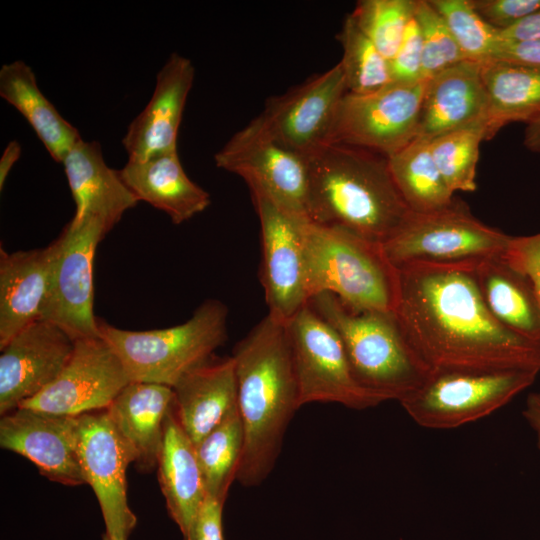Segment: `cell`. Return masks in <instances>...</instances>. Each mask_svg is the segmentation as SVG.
Masks as SVG:
<instances>
[{
	"mask_svg": "<svg viewBox=\"0 0 540 540\" xmlns=\"http://www.w3.org/2000/svg\"><path fill=\"white\" fill-rule=\"evenodd\" d=\"M174 402L170 386L131 381L105 409L139 472L157 468L164 421Z\"/></svg>",
	"mask_w": 540,
	"mask_h": 540,
	"instance_id": "obj_22",
	"label": "cell"
},
{
	"mask_svg": "<svg viewBox=\"0 0 540 540\" xmlns=\"http://www.w3.org/2000/svg\"><path fill=\"white\" fill-rule=\"evenodd\" d=\"M487 109L480 62L461 61L427 79L416 137L431 141L462 128H484Z\"/></svg>",
	"mask_w": 540,
	"mask_h": 540,
	"instance_id": "obj_21",
	"label": "cell"
},
{
	"mask_svg": "<svg viewBox=\"0 0 540 540\" xmlns=\"http://www.w3.org/2000/svg\"><path fill=\"white\" fill-rule=\"evenodd\" d=\"M237 406L244 430L236 480L260 485L273 470L301 407L286 323L267 314L233 349Z\"/></svg>",
	"mask_w": 540,
	"mask_h": 540,
	"instance_id": "obj_2",
	"label": "cell"
},
{
	"mask_svg": "<svg viewBox=\"0 0 540 540\" xmlns=\"http://www.w3.org/2000/svg\"><path fill=\"white\" fill-rule=\"evenodd\" d=\"M78 456L86 484L93 489L111 540H128L137 518L128 505L129 455L106 410L78 416Z\"/></svg>",
	"mask_w": 540,
	"mask_h": 540,
	"instance_id": "obj_16",
	"label": "cell"
},
{
	"mask_svg": "<svg viewBox=\"0 0 540 540\" xmlns=\"http://www.w3.org/2000/svg\"><path fill=\"white\" fill-rule=\"evenodd\" d=\"M440 13L466 60L495 58L502 44L499 31L487 24L469 0H429Z\"/></svg>",
	"mask_w": 540,
	"mask_h": 540,
	"instance_id": "obj_35",
	"label": "cell"
},
{
	"mask_svg": "<svg viewBox=\"0 0 540 540\" xmlns=\"http://www.w3.org/2000/svg\"><path fill=\"white\" fill-rule=\"evenodd\" d=\"M540 68V40L502 42L495 58Z\"/></svg>",
	"mask_w": 540,
	"mask_h": 540,
	"instance_id": "obj_41",
	"label": "cell"
},
{
	"mask_svg": "<svg viewBox=\"0 0 540 540\" xmlns=\"http://www.w3.org/2000/svg\"><path fill=\"white\" fill-rule=\"evenodd\" d=\"M309 304L337 331L357 381L384 401L402 402L431 375L394 311L354 312L331 293H320Z\"/></svg>",
	"mask_w": 540,
	"mask_h": 540,
	"instance_id": "obj_4",
	"label": "cell"
},
{
	"mask_svg": "<svg viewBox=\"0 0 540 540\" xmlns=\"http://www.w3.org/2000/svg\"><path fill=\"white\" fill-rule=\"evenodd\" d=\"M228 308L204 301L186 322L147 331L114 327L98 319V332L115 351L131 381L174 387L213 357L227 338Z\"/></svg>",
	"mask_w": 540,
	"mask_h": 540,
	"instance_id": "obj_6",
	"label": "cell"
},
{
	"mask_svg": "<svg viewBox=\"0 0 540 540\" xmlns=\"http://www.w3.org/2000/svg\"><path fill=\"white\" fill-rule=\"evenodd\" d=\"M78 416L26 407L1 416L0 446L29 459L47 479L86 484L78 456Z\"/></svg>",
	"mask_w": 540,
	"mask_h": 540,
	"instance_id": "obj_17",
	"label": "cell"
},
{
	"mask_svg": "<svg viewBox=\"0 0 540 540\" xmlns=\"http://www.w3.org/2000/svg\"><path fill=\"white\" fill-rule=\"evenodd\" d=\"M538 374L530 370L432 372L400 404L421 427L453 429L504 407L530 387Z\"/></svg>",
	"mask_w": 540,
	"mask_h": 540,
	"instance_id": "obj_8",
	"label": "cell"
},
{
	"mask_svg": "<svg viewBox=\"0 0 540 540\" xmlns=\"http://www.w3.org/2000/svg\"><path fill=\"white\" fill-rule=\"evenodd\" d=\"M62 164L75 202L73 221L85 217L99 219L108 232L138 199L122 180L119 170L110 168L97 141L74 145Z\"/></svg>",
	"mask_w": 540,
	"mask_h": 540,
	"instance_id": "obj_23",
	"label": "cell"
},
{
	"mask_svg": "<svg viewBox=\"0 0 540 540\" xmlns=\"http://www.w3.org/2000/svg\"><path fill=\"white\" fill-rule=\"evenodd\" d=\"M476 264L398 269L394 312L407 341L431 372L540 373V343L516 335L492 316L475 279Z\"/></svg>",
	"mask_w": 540,
	"mask_h": 540,
	"instance_id": "obj_1",
	"label": "cell"
},
{
	"mask_svg": "<svg viewBox=\"0 0 540 540\" xmlns=\"http://www.w3.org/2000/svg\"><path fill=\"white\" fill-rule=\"evenodd\" d=\"M388 160L393 179L411 212H432L453 202L454 193L433 160L429 141L416 137Z\"/></svg>",
	"mask_w": 540,
	"mask_h": 540,
	"instance_id": "obj_30",
	"label": "cell"
},
{
	"mask_svg": "<svg viewBox=\"0 0 540 540\" xmlns=\"http://www.w3.org/2000/svg\"><path fill=\"white\" fill-rule=\"evenodd\" d=\"M175 411L194 445L237 408V383L232 356L213 357L173 387Z\"/></svg>",
	"mask_w": 540,
	"mask_h": 540,
	"instance_id": "obj_24",
	"label": "cell"
},
{
	"mask_svg": "<svg viewBox=\"0 0 540 540\" xmlns=\"http://www.w3.org/2000/svg\"><path fill=\"white\" fill-rule=\"evenodd\" d=\"M415 18L422 37L423 80L466 60L443 17L429 0H417Z\"/></svg>",
	"mask_w": 540,
	"mask_h": 540,
	"instance_id": "obj_36",
	"label": "cell"
},
{
	"mask_svg": "<svg viewBox=\"0 0 540 540\" xmlns=\"http://www.w3.org/2000/svg\"><path fill=\"white\" fill-rule=\"evenodd\" d=\"M217 167L240 176L250 192L307 217L308 158L279 142L259 116L236 132L214 155Z\"/></svg>",
	"mask_w": 540,
	"mask_h": 540,
	"instance_id": "obj_10",
	"label": "cell"
},
{
	"mask_svg": "<svg viewBox=\"0 0 540 540\" xmlns=\"http://www.w3.org/2000/svg\"><path fill=\"white\" fill-rule=\"evenodd\" d=\"M243 447L244 430L237 406L195 445L207 495L225 503L237 478Z\"/></svg>",
	"mask_w": 540,
	"mask_h": 540,
	"instance_id": "obj_31",
	"label": "cell"
},
{
	"mask_svg": "<svg viewBox=\"0 0 540 540\" xmlns=\"http://www.w3.org/2000/svg\"><path fill=\"white\" fill-rule=\"evenodd\" d=\"M422 61V37L414 14L405 30L397 52L389 61L392 82L416 83L423 81Z\"/></svg>",
	"mask_w": 540,
	"mask_h": 540,
	"instance_id": "obj_37",
	"label": "cell"
},
{
	"mask_svg": "<svg viewBox=\"0 0 540 540\" xmlns=\"http://www.w3.org/2000/svg\"><path fill=\"white\" fill-rule=\"evenodd\" d=\"M475 12L498 31L506 30L540 9V0H469Z\"/></svg>",
	"mask_w": 540,
	"mask_h": 540,
	"instance_id": "obj_38",
	"label": "cell"
},
{
	"mask_svg": "<svg viewBox=\"0 0 540 540\" xmlns=\"http://www.w3.org/2000/svg\"><path fill=\"white\" fill-rule=\"evenodd\" d=\"M505 256L530 279L540 304V232L529 236H512Z\"/></svg>",
	"mask_w": 540,
	"mask_h": 540,
	"instance_id": "obj_39",
	"label": "cell"
},
{
	"mask_svg": "<svg viewBox=\"0 0 540 540\" xmlns=\"http://www.w3.org/2000/svg\"><path fill=\"white\" fill-rule=\"evenodd\" d=\"M224 504L207 495L185 540H225L222 520Z\"/></svg>",
	"mask_w": 540,
	"mask_h": 540,
	"instance_id": "obj_40",
	"label": "cell"
},
{
	"mask_svg": "<svg viewBox=\"0 0 540 540\" xmlns=\"http://www.w3.org/2000/svg\"><path fill=\"white\" fill-rule=\"evenodd\" d=\"M74 341L49 321H38L14 336L0 355V414L17 409L46 389L61 373Z\"/></svg>",
	"mask_w": 540,
	"mask_h": 540,
	"instance_id": "obj_18",
	"label": "cell"
},
{
	"mask_svg": "<svg viewBox=\"0 0 540 540\" xmlns=\"http://www.w3.org/2000/svg\"><path fill=\"white\" fill-rule=\"evenodd\" d=\"M130 382L120 358L102 337L82 338L74 341L59 376L20 407L79 416L107 409Z\"/></svg>",
	"mask_w": 540,
	"mask_h": 540,
	"instance_id": "obj_14",
	"label": "cell"
},
{
	"mask_svg": "<svg viewBox=\"0 0 540 540\" xmlns=\"http://www.w3.org/2000/svg\"><path fill=\"white\" fill-rule=\"evenodd\" d=\"M523 144L527 150L540 153V117L526 125Z\"/></svg>",
	"mask_w": 540,
	"mask_h": 540,
	"instance_id": "obj_45",
	"label": "cell"
},
{
	"mask_svg": "<svg viewBox=\"0 0 540 540\" xmlns=\"http://www.w3.org/2000/svg\"><path fill=\"white\" fill-rule=\"evenodd\" d=\"M261 232L260 281L268 314L288 322L310 301L307 285L304 224L266 196L251 192Z\"/></svg>",
	"mask_w": 540,
	"mask_h": 540,
	"instance_id": "obj_12",
	"label": "cell"
},
{
	"mask_svg": "<svg viewBox=\"0 0 540 540\" xmlns=\"http://www.w3.org/2000/svg\"><path fill=\"white\" fill-rule=\"evenodd\" d=\"M102 540H111L105 533L102 536Z\"/></svg>",
	"mask_w": 540,
	"mask_h": 540,
	"instance_id": "obj_46",
	"label": "cell"
},
{
	"mask_svg": "<svg viewBox=\"0 0 540 540\" xmlns=\"http://www.w3.org/2000/svg\"><path fill=\"white\" fill-rule=\"evenodd\" d=\"M505 254L474 266L479 291L487 309L501 325L540 343V304L536 292L530 279Z\"/></svg>",
	"mask_w": 540,
	"mask_h": 540,
	"instance_id": "obj_27",
	"label": "cell"
},
{
	"mask_svg": "<svg viewBox=\"0 0 540 540\" xmlns=\"http://www.w3.org/2000/svg\"><path fill=\"white\" fill-rule=\"evenodd\" d=\"M304 246L310 299L331 293L354 312L395 311L399 271L382 245L307 219Z\"/></svg>",
	"mask_w": 540,
	"mask_h": 540,
	"instance_id": "obj_5",
	"label": "cell"
},
{
	"mask_svg": "<svg viewBox=\"0 0 540 540\" xmlns=\"http://www.w3.org/2000/svg\"><path fill=\"white\" fill-rule=\"evenodd\" d=\"M488 109L484 140L513 122L527 124L540 117V68L502 59L480 62Z\"/></svg>",
	"mask_w": 540,
	"mask_h": 540,
	"instance_id": "obj_28",
	"label": "cell"
},
{
	"mask_svg": "<svg viewBox=\"0 0 540 540\" xmlns=\"http://www.w3.org/2000/svg\"><path fill=\"white\" fill-rule=\"evenodd\" d=\"M499 36L504 42L540 40V9L512 27L499 31Z\"/></svg>",
	"mask_w": 540,
	"mask_h": 540,
	"instance_id": "obj_42",
	"label": "cell"
},
{
	"mask_svg": "<svg viewBox=\"0 0 540 540\" xmlns=\"http://www.w3.org/2000/svg\"><path fill=\"white\" fill-rule=\"evenodd\" d=\"M21 151V145L17 140H11L6 145L0 159V190L3 189L10 171L20 158Z\"/></svg>",
	"mask_w": 540,
	"mask_h": 540,
	"instance_id": "obj_44",
	"label": "cell"
},
{
	"mask_svg": "<svg viewBox=\"0 0 540 540\" xmlns=\"http://www.w3.org/2000/svg\"><path fill=\"white\" fill-rule=\"evenodd\" d=\"M157 474L168 513L185 540L207 492L195 445L177 418L175 402L164 421Z\"/></svg>",
	"mask_w": 540,
	"mask_h": 540,
	"instance_id": "obj_26",
	"label": "cell"
},
{
	"mask_svg": "<svg viewBox=\"0 0 540 540\" xmlns=\"http://www.w3.org/2000/svg\"><path fill=\"white\" fill-rule=\"evenodd\" d=\"M343 55L341 65L347 92L366 94L392 82L389 61L348 14L337 34Z\"/></svg>",
	"mask_w": 540,
	"mask_h": 540,
	"instance_id": "obj_32",
	"label": "cell"
},
{
	"mask_svg": "<svg viewBox=\"0 0 540 540\" xmlns=\"http://www.w3.org/2000/svg\"><path fill=\"white\" fill-rule=\"evenodd\" d=\"M119 174L138 201L166 213L181 224L210 205V195L186 174L177 149L144 161H128Z\"/></svg>",
	"mask_w": 540,
	"mask_h": 540,
	"instance_id": "obj_25",
	"label": "cell"
},
{
	"mask_svg": "<svg viewBox=\"0 0 540 540\" xmlns=\"http://www.w3.org/2000/svg\"><path fill=\"white\" fill-rule=\"evenodd\" d=\"M482 141L484 128L481 126L454 130L429 141L433 160L453 193L476 189V167Z\"/></svg>",
	"mask_w": 540,
	"mask_h": 540,
	"instance_id": "obj_33",
	"label": "cell"
},
{
	"mask_svg": "<svg viewBox=\"0 0 540 540\" xmlns=\"http://www.w3.org/2000/svg\"><path fill=\"white\" fill-rule=\"evenodd\" d=\"M194 76L190 59L178 53L169 56L156 75L149 102L129 124L122 139L128 161H144L177 149V135Z\"/></svg>",
	"mask_w": 540,
	"mask_h": 540,
	"instance_id": "obj_20",
	"label": "cell"
},
{
	"mask_svg": "<svg viewBox=\"0 0 540 540\" xmlns=\"http://www.w3.org/2000/svg\"><path fill=\"white\" fill-rule=\"evenodd\" d=\"M308 163L307 217L315 224L382 245L411 213L383 154L326 144L308 158Z\"/></svg>",
	"mask_w": 540,
	"mask_h": 540,
	"instance_id": "obj_3",
	"label": "cell"
},
{
	"mask_svg": "<svg viewBox=\"0 0 540 540\" xmlns=\"http://www.w3.org/2000/svg\"><path fill=\"white\" fill-rule=\"evenodd\" d=\"M522 414L535 433L537 447L540 451V392L528 395Z\"/></svg>",
	"mask_w": 540,
	"mask_h": 540,
	"instance_id": "obj_43",
	"label": "cell"
},
{
	"mask_svg": "<svg viewBox=\"0 0 540 540\" xmlns=\"http://www.w3.org/2000/svg\"><path fill=\"white\" fill-rule=\"evenodd\" d=\"M0 96L15 107L58 163L82 140L78 130L57 111L40 90L32 68L22 60L2 65Z\"/></svg>",
	"mask_w": 540,
	"mask_h": 540,
	"instance_id": "obj_29",
	"label": "cell"
},
{
	"mask_svg": "<svg viewBox=\"0 0 540 540\" xmlns=\"http://www.w3.org/2000/svg\"><path fill=\"white\" fill-rule=\"evenodd\" d=\"M286 329L301 407L318 402L363 410L385 402L357 381L337 331L309 303Z\"/></svg>",
	"mask_w": 540,
	"mask_h": 540,
	"instance_id": "obj_9",
	"label": "cell"
},
{
	"mask_svg": "<svg viewBox=\"0 0 540 540\" xmlns=\"http://www.w3.org/2000/svg\"><path fill=\"white\" fill-rule=\"evenodd\" d=\"M512 236L477 219L463 201L436 211L411 212L382 244L396 268L413 265L476 264L504 255Z\"/></svg>",
	"mask_w": 540,
	"mask_h": 540,
	"instance_id": "obj_7",
	"label": "cell"
},
{
	"mask_svg": "<svg viewBox=\"0 0 540 540\" xmlns=\"http://www.w3.org/2000/svg\"><path fill=\"white\" fill-rule=\"evenodd\" d=\"M59 239L45 248L8 253L0 248V350L19 332L42 321L59 253Z\"/></svg>",
	"mask_w": 540,
	"mask_h": 540,
	"instance_id": "obj_19",
	"label": "cell"
},
{
	"mask_svg": "<svg viewBox=\"0 0 540 540\" xmlns=\"http://www.w3.org/2000/svg\"><path fill=\"white\" fill-rule=\"evenodd\" d=\"M347 92L339 62L266 101L258 116L289 149L309 158L328 142L342 97Z\"/></svg>",
	"mask_w": 540,
	"mask_h": 540,
	"instance_id": "obj_15",
	"label": "cell"
},
{
	"mask_svg": "<svg viewBox=\"0 0 540 540\" xmlns=\"http://www.w3.org/2000/svg\"><path fill=\"white\" fill-rule=\"evenodd\" d=\"M108 233L97 218L71 220L58 237L60 247L50 300L42 321H49L73 341L99 336L93 312V263L97 245Z\"/></svg>",
	"mask_w": 540,
	"mask_h": 540,
	"instance_id": "obj_13",
	"label": "cell"
},
{
	"mask_svg": "<svg viewBox=\"0 0 540 540\" xmlns=\"http://www.w3.org/2000/svg\"><path fill=\"white\" fill-rule=\"evenodd\" d=\"M417 0H361L350 13L362 32L390 61L414 17Z\"/></svg>",
	"mask_w": 540,
	"mask_h": 540,
	"instance_id": "obj_34",
	"label": "cell"
},
{
	"mask_svg": "<svg viewBox=\"0 0 540 540\" xmlns=\"http://www.w3.org/2000/svg\"><path fill=\"white\" fill-rule=\"evenodd\" d=\"M426 82H391L366 94L346 92L327 144L360 147L387 157L395 154L416 138Z\"/></svg>",
	"mask_w": 540,
	"mask_h": 540,
	"instance_id": "obj_11",
	"label": "cell"
}]
</instances>
